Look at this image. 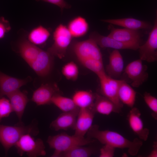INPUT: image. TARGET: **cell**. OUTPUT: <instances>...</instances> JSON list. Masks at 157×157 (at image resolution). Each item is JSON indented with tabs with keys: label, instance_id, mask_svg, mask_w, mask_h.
<instances>
[{
	"label": "cell",
	"instance_id": "obj_1",
	"mask_svg": "<svg viewBox=\"0 0 157 157\" xmlns=\"http://www.w3.org/2000/svg\"><path fill=\"white\" fill-rule=\"evenodd\" d=\"M87 137L97 140L104 144L110 145L115 148L128 149L131 156L136 155L142 147V140L135 138L132 141L126 139L119 133L108 130H101L97 125H92L87 133Z\"/></svg>",
	"mask_w": 157,
	"mask_h": 157
},
{
	"label": "cell",
	"instance_id": "obj_2",
	"mask_svg": "<svg viewBox=\"0 0 157 157\" xmlns=\"http://www.w3.org/2000/svg\"><path fill=\"white\" fill-rule=\"evenodd\" d=\"M36 121L28 126L18 123L14 126L0 124V142L4 149L6 155L10 149L14 146L20 137L26 134L35 136L39 133Z\"/></svg>",
	"mask_w": 157,
	"mask_h": 157
},
{
	"label": "cell",
	"instance_id": "obj_3",
	"mask_svg": "<svg viewBox=\"0 0 157 157\" xmlns=\"http://www.w3.org/2000/svg\"><path fill=\"white\" fill-rule=\"evenodd\" d=\"M94 141V139L88 137L85 138L74 135H70L66 133H62L49 136L47 142L50 148L54 150L51 156L59 157L62 153L74 147L85 146Z\"/></svg>",
	"mask_w": 157,
	"mask_h": 157
},
{
	"label": "cell",
	"instance_id": "obj_4",
	"mask_svg": "<svg viewBox=\"0 0 157 157\" xmlns=\"http://www.w3.org/2000/svg\"><path fill=\"white\" fill-rule=\"evenodd\" d=\"M72 38L67 27L62 24H60L53 32V43L47 51L53 56L62 58L65 55Z\"/></svg>",
	"mask_w": 157,
	"mask_h": 157
},
{
	"label": "cell",
	"instance_id": "obj_5",
	"mask_svg": "<svg viewBox=\"0 0 157 157\" xmlns=\"http://www.w3.org/2000/svg\"><path fill=\"white\" fill-rule=\"evenodd\" d=\"M14 146L20 156L24 154L30 157L44 156L46 154L42 140L40 138L35 139L30 134L22 135Z\"/></svg>",
	"mask_w": 157,
	"mask_h": 157
},
{
	"label": "cell",
	"instance_id": "obj_6",
	"mask_svg": "<svg viewBox=\"0 0 157 157\" xmlns=\"http://www.w3.org/2000/svg\"><path fill=\"white\" fill-rule=\"evenodd\" d=\"M72 50L80 63L91 59L103 60L102 55L98 45L90 38L82 41L74 42L73 44Z\"/></svg>",
	"mask_w": 157,
	"mask_h": 157
},
{
	"label": "cell",
	"instance_id": "obj_7",
	"mask_svg": "<svg viewBox=\"0 0 157 157\" xmlns=\"http://www.w3.org/2000/svg\"><path fill=\"white\" fill-rule=\"evenodd\" d=\"M97 75L100 83L101 95L110 100L121 110L123 104L118 97V88L121 80L110 77L105 71Z\"/></svg>",
	"mask_w": 157,
	"mask_h": 157
},
{
	"label": "cell",
	"instance_id": "obj_8",
	"mask_svg": "<svg viewBox=\"0 0 157 157\" xmlns=\"http://www.w3.org/2000/svg\"><path fill=\"white\" fill-rule=\"evenodd\" d=\"M147 67L140 58L129 63L124 69V73L131 81L132 86L138 88L147 81L149 77Z\"/></svg>",
	"mask_w": 157,
	"mask_h": 157
},
{
	"label": "cell",
	"instance_id": "obj_9",
	"mask_svg": "<svg viewBox=\"0 0 157 157\" xmlns=\"http://www.w3.org/2000/svg\"><path fill=\"white\" fill-rule=\"evenodd\" d=\"M149 33L148 39L139 49L140 59L148 63H153L157 60V21Z\"/></svg>",
	"mask_w": 157,
	"mask_h": 157
},
{
	"label": "cell",
	"instance_id": "obj_10",
	"mask_svg": "<svg viewBox=\"0 0 157 157\" xmlns=\"http://www.w3.org/2000/svg\"><path fill=\"white\" fill-rule=\"evenodd\" d=\"M89 38L93 40L98 45L102 48H109L115 49H129L134 50L138 49L140 43L122 42L108 36L102 35L96 31L91 33Z\"/></svg>",
	"mask_w": 157,
	"mask_h": 157
},
{
	"label": "cell",
	"instance_id": "obj_11",
	"mask_svg": "<svg viewBox=\"0 0 157 157\" xmlns=\"http://www.w3.org/2000/svg\"><path fill=\"white\" fill-rule=\"evenodd\" d=\"M95 113L92 108H80L74 129L75 135L84 137L92 126Z\"/></svg>",
	"mask_w": 157,
	"mask_h": 157
},
{
	"label": "cell",
	"instance_id": "obj_12",
	"mask_svg": "<svg viewBox=\"0 0 157 157\" xmlns=\"http://www.w3.org/2000/svg\"><path fill=\"white\" fill-rule=\"evenodd\" d=\"M58 94L61 93L56 84H42L34 92L31 100L38 106L49 104L52 97Z\"/></svg>",
	"mask_w": 157,
	"mask_h": 157
},
{
	"label": "cell",
	"instance_id": "obj_13",
	"mask_svg": "<svg viewBox=\"0 0 157 157\" xmlns=\"http://www.w3.org/2000/svg\"><path fill=\"white\" fill-rule=\"evenodd\" d=\"M31 81V78L21 79L8 76L0 71V98L19 90Z\"/></svg>",
	"mask_w": 157,
	"mask_h": 157
},
{
	"label": "cell",
	"instance_id": "obj_14",
	"mask_svg": "<svg viewBox=\"0 0 157 157\" xmlns=\"http://www.w3.org/2000/svg\"><path fill=\"white\" fill-rule=\"evenodd\" d=\"M141 115V113L138 109L133 107L128 114V120L130 128L139 139L146 141L148 138L149 130L144 127Z\"/></svg>",
	"mask_w": 157,
	"mask_h": 157
},
{
	"label": "cell",
	"instance_id": "obj_15",
	"mask_svg": "<svg viewBox=\"0 0 157 157\" xmlns=\"http://www.w3.org/2000/svg\"><path fill=\"white\" fill-rule=\"evenodd\" d=\"M53 57L47 51L41 49L36 58L30 66L39 76H46L51 71Z\"/></svg>",
	"mask_w": 157,
	"mask_h": 157
},
{
	"label": "cell",
	"instance_id": "obj_16",
	"mask_svg": "<svg viewBox=\"0 0 157 157\" xmlns=\"http://www.w3.org/2000/svg\"><path fill=\"white\" fill-rule=\"evenodd\" d=\"M79 109L70 112H63L51 123L50 128L55 131L74 130Z\"/></svg>",
	"mask_w": 157,
	"mask_h": 157
},
{
	"label": "cell",
	"instance_id": "obj_17",
	"mask_svg": "<svg viewBox=\"0 0 157 157\" xmlns=\"http://www.w3.org/2000/svg\"><path fill=\"white\" fill-rule=\"evenodd\" d=\"M13 111L15 112L19 120V123H23L22 119L26 106L29 101L26 91L19 89L8 95Z\"/></svg>",
	"mask_w": 157,
	"mask_h": 157
},
{
	"label": "cell",
	"instance_id": "obj_18",
	"mask_svg": "<svg viewBox=\"0 0 157 157\" xmlns=\"http://www.w3.org/2000/svg\"><path fill=\"white\" fill-rule=\"evenodd\" d=\"M109 27L110 32L108 35V37L123 42L140 43L141 35L138 30L116 28L111 24Z\"/></svg>",
	"mask_w": 157,
	"mask_h": 157
},
{
	"label": "cell",
	"instance_id": "obj_19",
	"mask_svg": "<svg viewBox=\"0 0 157 157\" xmlns=\"http://www.w3.org/2000/svg\"><path fill=\"white\" fill-rule=\"evenodd\" d=\"M124 67V62L122 55L118 50L114 49L110 54L109 63L106 67L107 74L116 79L121 76Z\"/></svg>",
	"mask_w": 157,
	"mask_h": 157
},
{
	"label": "cell",
	"instance_id": "obj_20",
	"mask_svg": "<svg viewBox=\"0 0 157 157\" xmlns=\"http://www.w3.org/2000/svg\"><path fill=\"white\" fill-rule=\"evenodd\" d=\"M92 109L95 113L105 115H108L113 112L119 113L121 111L111 101L97 93H96Z\"/></svg>",
	"mask_w": 157,
	"mask_h": 157
},
{
	"label": "cell",
	"instance_id": "obj_21",
	"mask_svg": "<svg viewBox=\"0 0 157 157\" xmlns=\"http://www.w3.org/2000/svg\"><path fill=\"white\" fill-rule=\"evenodd\" d=\"M106 23L123 27L130 30H138L140 29H148L152 26L148 22L132 18L102 19Z\"/></svg>",
	"mask_w": 157,
	"mask_h": 157
},
{
	"label": "cell",
	"instance_id": "obj_22",
	"mask_svg": "<svg viewBox=\"0 0 157 157\" xmlns=\"http://www.w3.org/2000/svg\"><path fill=\"white\" fill-rule=\"evenodd\" d=\"M18 47L20 56L29 66L36 58L41 49L25 39L20 41Z\"/></svg>",
	"mask_w": 157,
	"mask_h": 157
},
{
	"label": "cell",
	"instance_id": "obj_23",
	"mask_svg": "<svg viewBox=\"0 0 157 157\" xmlns=\"http://www.w3.org/2000/svg\"><path fill=\"white\" fill-rule=\"evenodd\" d=\"M67 27L73 38L83 36L87 33L89 29L88 22L85 18L80 16L70 20Z\"/></svg>",
	"mask_w": 157,
	"mask_h": 157
},
{
	"label": "cell",
	"instance_id": "obj_24",
	"mask_svg": "<svg viewBox=\"0 0 157 157\" xmlns=\"http://www.w3.org/2000/svg\"><path fill=\"white\" fill-rule=\"evenodd\" d=\"M136 92L126 81L121 80L118 90V97L121 102L132 108L135 103Z\"/></svg>",
	"mask_w": 157,
	"mask_h": 157
},
{
	"label": "cell",
	"instance_id": "obj_25",
	"mask_svg": "<svg viewBox=\"0 0 157 157\" xmlns=\"http://www.w3.org/2000/svg\"><path fill=\"white\" fill-rule=\"evenodd\" d=\"M96 93L91 91L80 90L76 91L72 98L76 106L80 108H92Z\"/></svg>",
	"mask_w": 157,
	"mask_h": 157
},
{
	"label": "cell",
	"instance_id": "obj_26",
	"mask_svg": "<svg viewBox=\"0 0 157 157\" xmlns=\"http://www.w3.org/2000/svg\"><path fill=\"white\" fill-rule=\"evenodd\" d=\"M50 34L48 29L40 25L34 28L29 32L28 40L35 45H42L47 41Z\"/></svg>",
	"mask_w": 157,
	"mask_h": 157
},
{
	"label": "cell",
	"instance_id": "obj_27",
	"mask_svg": "<svg viewBox=\"0 0 157 157\" xmlns=\"http://www.w3.org/2000/svg\"><path fill=\"white\" fill-rule=\"evenodd\" d=\"M51 104L57 106L63 112H70L79 109L72 99L63 96L61 94L55 95L52 98Z\"/></svg>",
	"mask_w": 157,
	"mask_h": 157
},
{
	"label": "cell",
	"instance_id": "obj_28",
	"mask_svg": "<svg viewBox=\"0 0 157 157\" xmlns=\"http://www.w3.org/2000/svg\"><path fill=\"white\" fill-rule=\"evenodd\" d=\"M78 146L62 153L59 157H89L94 153L91 148Z\"/></svg>",
	"mask_w": 157,
	"mask_h": 157
},
{
	"label": "cell",
	"instance_id": "obj_29",
	"mask_svg": "<svg viewBox=\"0 0 157 157\" xmlns=\"http://www.w3.org/2000/svg\"><path fill=\"white\" fill-rule=\"evenodd\" d=\"M62 72L67 79L75 81L78 77V67L74 62H69L63 66L62 69Z\"/></svg>",
	"mask_w": 157,
	"mask_h": 157
},
{
	"label": "cell",
	"instance_id": "obj_30",
	"mask_svg": "<svg viewBox=\"0 0 157 157\" xmlns=\"http://www.w3.org/2000/svg\"><path fill=\"white\" fill-rule=\"evenodd\" d=\"M143 98L146 104L152 111L151 115L155 119H157V99L147 92H144Z\"/></svg>",
	"mask_w": 157,
	"mask_h": 157
},
{
	"label": "cell",
	"instance_id": "obj_31",
	"mask_svg": "<svg viewBox=\"0 0 157 157\" xmlns=\"http://www.w3.org/2000/svg\"><path fill=\"white\" fill-rule=\"evenodd\" d=\"M9 100L2 97L0 98V122L2 119L8 117L13 112Z\"/></svg>",
	"mask_w": 157,
	"mask_h": 157
},
{
	"label": "cell",
	"instance_id": "obj_32",
	"mask_svg": "<svg viewBox=\"0 0 157 157\" xmlns=\"http://www.w3.org/2000/svg\"><path fill=\"white\" fill-rule=\"evenodd\" d=\"M11 29L8 21L3 17H0V39L3 38Z\"/></svg>",
	"mask_w": 157,
	"mask_h": 157
},
{
	"label": "cell",
	"instance_id": "obj_33",
	"mask_svg": "<svg viewBox=\"0 0 157 157\" xmlns=\"http://www.w3.org/2000/svg\"><path fill=\"white\" fill-rule=\"evenodd\" d=\"M115 147L108 144L104 145L100 149V157H113L114 155Z\"/></svg>",
	"mask_w": 157,
	"mask_h": 157
},
{
	"label": "cell",
	"instance_id": "obj_34",
	"mask_svg": "<svg viewBox=\"0 0 157 157\" xmlns=\"http://www.w3.org/2000/svg\"><path fill=\"white\" fill-rule=\"evenodd\" d=\"M37 1H43L48 2L59 7L62 13L64 9H69L71 6L65 0H36Z\"/></svg>",
	"mask_w": 157,
	"mask_h": 157
},
{
	"label": "cell",
	"instance_id": "obj_35",
	"mask_svg": "<svg viewBox=\"0 0 157 157\" xmlns=\"http://www.w3.org/2000/svg\"><path fill=\"white\" fill-rule=\"evenodd\" d=\"M153 149L148 156V157H157V142L154 141L153 143Z\"/></svg>",
	"mask_w": 157,
	"mask_h": 157
}]
</instances>
